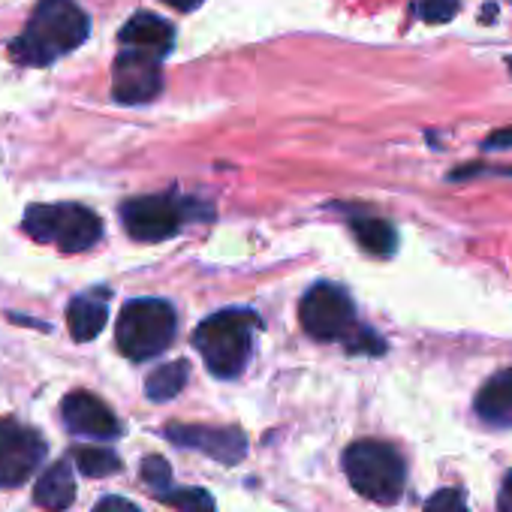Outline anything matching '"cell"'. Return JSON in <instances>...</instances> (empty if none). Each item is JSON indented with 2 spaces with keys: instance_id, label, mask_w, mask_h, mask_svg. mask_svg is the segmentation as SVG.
<instances>
[{
  "instance_id": "cell-1",
  "label": "cell",
  "mask_w": 512,
  "mask_h": 512,
  "mask_svg": "<svg viewBox=\"0 0 512 512\" xmlns=\"http://www.w3.org/2000/svg\"><path fill=\"white\" fill-rule=\"evenodd\" d=\"M88 34L91 22L76 0H40L25 34L10 43V58L25 67H46L79 49Z\"/></svg>"
},
{
  "instance_id": "cell-2",
  "label": "cell",
  "mask_w": 512,
  "mask_h": 512,
  "mask_svg": "<svg viewBox=\"0 0 512 512\" xmlns=\"http://www.w3.org/2000/svg\"><path fill=\"white\" fill-rule=\"evenodd\" d=\"M256 326H260V320L250 311H220L199 323V329L193 332V347L202 353L214 377L232 380L244 371L250 359Z\"/></svg>"
},
{
  "instance_id": "cell-3",
  "label": "cell",
  "mask_w": 512,
  "mask_h": 512,
  "mask_svg": "<svg viewBox=\"0 0 512 512\" xmlns=\"http://www.w3.org/2000/svg\"><path fill=\"white\" fill-rule=\"evenodd\" d=\"M344 470L350 485L374 503H395L404 494L407 464L401 452L383 440L353 443L344 452Z\"/></svg>"
},
{
  "instance_id": "cell-4",
  "label": "cell",
  "mask_w": 512,
  "mask_h": 512,
  "mask_svg": "<svg viewBox=\"0 0 512 512\" xmlns=\"http://www.w3.org/2000/svg\"><path fill=\"white\" fill-rule=\"evenodd\" d=\"M175 329H178V317L169 302L133 299L124 305V311L118 317L115 341L127 359L145 362V359L160 356L175 341Z\"/></svg>"
},
{
  "instance_id": "cell-5",
  "label": "cell",
  "mask_w": 512,
  "mask_h": 512,
  "mask_svg": "<svg viewBox=\"0 0 512 512\" xmlns=\"http://www.w3.org/2000/svg\"><path fill=\"white\" fill-rule=\"evenodd\" d=\"M25 232L37 241H52L64 253H82L94 247L103 235L100 217L76 202L61 205H31L25 211Z\"/></svg>"
},
{
  "instance_id": "cell-6",
  "label": "cell",
  "mask_w": 512,
  "mask_h": 512,
  "mask_svg": "<svg viewBox=\"0 0 512 512\" xmlns=\"http://www.w3.org/2000/svg\"><path fill=\"white\" fill-rule=\"evenodd\" d=\"M302 329L317 341H347L356 332L353 299L335 284H317L299 305Z\"/></svg>"
},
{
  "instance_id": "cell-7",
  "label": "cell",
  "mask_w": 512,
  "mask_h": 512,
  "mask_svg": "<svg viewBox=\"0 0 512 512\" xmlns=\"http://www.w3.org/2000/svg\"><path fill=\"white\" fill-rule=\"evenodd\" d=\"M190 205L169 196V193H154V196H136L130 202L121 205V220L124 229L130 232V238L136 241H163L172 238L184 220Z\"/></svg>"
},
{
  "instance_id": "cell-8",
  "label": "cell",
  "mask_w": 512,
  "mask_h": 512,
  "mask_svg": "<svg viewBox=\"0 0 512 512\" xmlns=\"http://www.w3.org/2000/svg\"><path fill=\"white\" fill-rule=\"evenodd\" d=\"M46 458V440L40 431L16 422L0 419V488L25 485Z\"/></svg>"
},
{
  "instance_id": "cell-9",
  "label": "cell",
  "mask_w": 512,
  "mask_h": 512,
  "mask_svg": "<svg viewBox=\"0 0 512 512\" xmlns=\"http://www.w3.org/2000/svg\"><path fill=\"white\" fill-rule=\"evenodd\" d=\"M163 91L160 55L142 49H124L112 70V97L124 106L151 103Z\"/></svg>"
},
{
  "instance_id": "cell-10",
  "label": "cell",
  "mask_w": 512,
  "mask_h": 512,
  "mask_svg": "<svg viewBox=\"0 0 512 512\" xmlns=\"http://www.w3.org/2000/svg\"><path fill=\"white\" fill-rule=\"evenodd\" d=\"M166 440L184 446V449H199L202 455L220 461V464H238L247 452V440L238 428H214V425H181L172 422L166 431Z\"/></svg>"
},
{
  "instance_id": "cell-11",
  "label": "cell",
  "mask_w": 512,
  "mask_h": 512,
  "mask_svg": "<svg viewBox=\"0 0 512 512\" xmlns=\"http://www.w3.org/2000/svg\"><path fill=\"white\" fill-rule=\"evenodd\" d=\"M61 416L73 434H85V437H97V440L121 437L118 416L91 392H70L61 404Z\"/></svg>"
},
{
  "instance_id": "cell-12",
  "label": "cell",
  "mask_w": 512,
  "mask_h": 512,
  "mask_svg": "<svg viewBox=\"0 0 512 512\" xmlns=\"http://www.w3.org/2000/svg\"><path fill=\"white\" fill-rule=\"evenodd\" d=\"M124 49H142L151 55H166L175 46V31L166 19L154 16V13H136L118 34Z\"/></svg>"
},
{
  "instance_id": "cell-13",
  "label": "cell",
  "mask_w": 512,
  "mask_h": 512,
  "mask_svg": "<svg viewBox=\"0 0 512 512\" xmlns=\"http://www.w3.org/2000/svg\"><path fill=\"white\" fill-rule=\"evenodd\" d=\"M76 500V479L67 461H55L34 488V503L46 512H64Z\"/></svg>"
},
{
  "instance_id": "cell-14",
  "label": "cell",
  "mask_w": 512,
  "mask_h": 512,
  "mask_svg": "<svg viewBox=\"0 0 512 512\" xmlns=\"http://www.w3.org/2000/svg\"><path fill=\"white\" fill-rule=\"evenodd\" d=\"M476 413L500 428L512 425V368L491 377L476 395Z\"/></svg>"
},
{
  "instance_id": "cell-15",
  "label": "cell",
  "mask_w": 512,
  "mask_h": 512,
  "mask_svg": "<svg viewBox=\"0 0 512 512\" xmlns=\"http://www.w3.org/2000/svg\"><path fill=\"white\" fill-rule=\"evenodd\" d=\"M106 320H109L106 299H97V296H79V299H73V302H70L67 326H70L73 341H94V338L106 329Z\"/></svg>"
},
{
  "instance_id": "cell-16",
  "label": "cell",
  "mask_w": 512,
  "mask_h": 512,
  "mask_svg": "<svg viewBox=\"0 0 512 512\" xmlns=\"http://www.w3.org/2000/svg\"><path fill=\"white\" fill-rule=\"evenodd\" d=\"M356 241L362 244V250H368L371 256H389L395 253L398 244V232L392 223L380 220V217H353L350 223Z\"/></svg>"
},
{
  "instance_id": "cell-17",
  "label": "cell",
  "mask_w": 512,
  "mask_h": 512,
  "mask_svg": "<svg viewBox=\"0 0 512 512\" xmlns=\"http://www.w3.org/2000/svg\"><path fill=\"white\" fill-rule=\"evenodd\" d=\"M187 377H190V365L184 359L178 362H169V365H160L157 371L148 374L145 380V395L151 401H172L184 386H187Z\"/></svg>"
},
{
  "instance_id": "cell-18",
  "label": "cell",
  "mask_w": 512,
  "mask_h": 512,
  "mask_svg": "<svg viewBox=\"0 0 512 512\" xmlns=\"http://www.w3.org/2000/svg\"><path fill=\"white\" fill-rule=\"evenodd\" d=\"M73 458H76L79 470L94 479H103V476H112L121 470V458L106 446H76Z\"/></svg>"
},
{
  "instance_id": "cell-19",
  "label": "cell",
  "mask_w": 512,
  "mask_h": 512,
  "mask_svg": "<svg viewBox=\"0 0 512 512\" xmlns=\"http://www.w3.org/2000/svg\"><path fill=\"white\" fill-rule=\"evenodd\" d=\"M157 497L178 512H217L214 497L205 488H166Z\"/></svg>"
},
{
  "instance_id": "cell-20",
  "label": "cell",
  "mask_w": 512,
  "mask_h": 512,
  "mask_svg": "<svg viewBox=\"0 0 512 512\" xmlns=\"http://www.w3.org/2000/svg\"><path fill=\"white\" fill-rule=\"evenodd\" d=\"M142 482H145L151 491L163 494V491L172 485V467H169V461L160 458V455H148V458L142 461Z\"/></svg>"
},
{
  "instance_id": "cell-21",
  "label": "cell",
  "mask_w": 512,
  "mask_h": 512,
  "mask_svg": "<svg viewBox=\"0 0 512 512\" xmlns=\"http://www.w3.org/2000/svg\"><path fill=\"white\" fill-rule=\"evenodd\" d=\"M422 512H467V497L461 488H440L425 500Z\"/></svg>"
},
{
  "instance_id": "cell-22",
  "label": "cell",
  "mask_w": 512,
  "mask_h": 512,
  "mask_svg": "<svg viewBox=\"0 0 512 512\" xmlns=\"http://www.w3.org/2000/svg\"><path fill=\"white\" fill-rule=\"evenodd\" d=\"M455 13H458V0H422L419 4V16L431 25L452 22Z\"/></svg>"
},
{
  "instance_id": "cell-23",
  "label": "cell",
  "mask_w": 512,
  "mask_h": 512,
  "mask_svg": "<svg viewBox=\"0 0 512 512\" xmlns=\"http://www.w3.org/2000/svg\"><path fill=\"white\" fill-rule=\"evenodd\" d=\"M347 347H350V353H368V356H380L383 353V341L374 332H368V329H356L347 338Z\"/></svg>"
},
{
  "instance_id": "cell-24",
  "label": "cell",
  "mask_w": 512,
  "mask_h": 512,
  "mask_svg": "<svg viewBox=\"0 0 512 512\" xmlns=\"http://www.w3.org/2000/svg\"><path fill=\"white\" fill-rule=\"evenodd\" d=\"M91 512H142L136 503H130L127 497H118V494H106Z\"/></svg>"
},
{
  "instance_id": "cell-25",
  "label": "cell",
  "mask_w": 512,
  "mask_h": 512,
  "mask_svg": "<svg viewBox=\"0 0 512 512\" xmlns=\"http://www.w3.org/2000/svg\"><path fill=\"white\" fill-rule=\"evenodd\" d=\"M497 509L500 512H512V470L503 479V488H500V497H497Z\"/></svg>"
},
{
  "instance_id": "cell-26",
  "label": "cell",
  "mask_w": 512,
  "mask_h": 512,
  "mask_svg": "<svg viewBox=\"0 0 512 512\" xmlns=\"http://www.w3.org/2000/svg\"><path fill=\"white\" fill-rule=\"evenodd\" d=\"M485 145H488V148H506V145H512V130H500V133H494Z\"/></svg>"
},
{
  "instance_id": "cell-27",
  "label": "cell",
  "mask_w": 512,
  "mask_h": 512,
  "mask_svg": "<svg viewBox=\"0 0 512 512\" xmlns=\"http://www.w3.org/2000/svg\"><path fill=\"white\" fill-rule=\"evenodd\" d=\"M163 4H169V7H175L181 13H190V10H196L202 4V0H163Z\"/></svg>"
},
{
  "instance_id": "cell-28",
  "label": "cell",
  "mask_w": 512,
  "mask_h": 512,
  "mask_svg": "<svg viewBox=\"0 0 512 512\" xmlns=\"http://www.w3.org/2000/svg\"><path fill=\"white\" fill-rule=\"evenodd\" d=\"M509 67H512V61H509Z\"/></svg>"
}]
</instances>
